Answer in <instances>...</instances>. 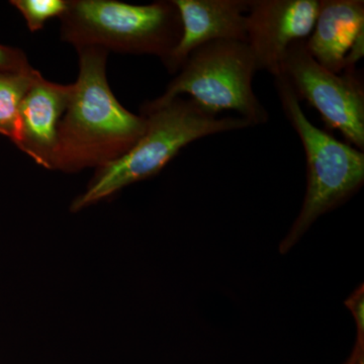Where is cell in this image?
I'll return each mask as SVG.
<instances>
[{"mask_svg": "<svg viewBox=\"0 0 364 364\" xmlns=\"http://www.w3.org/2000/svg\"><path fill=\"white\" fill-rule=\"evenodd\" d=\"M30 67L25 52L0 44V71H21Z\"/></svg>", "mask_w": 364, "mask_h": 364, "instance_id": "obj_13", "label": "cell"}, {"mask_svg": "<svg viewBox=\"0 0 364 364\" xmlns=\"http://www.w3.org/2000/svg\"><path fill=\"white\" fill-rule=\"evenodd\" d=\"M345 306L349 309L358 329V340H364V289L361 284L354 293L345 301Z\"/></svg>", "mask_w": 364, "mask_h": 364, "instance_id": "obj_14", "label": "cell"}, {"mask_svg": "<svg viewBox=\"0 0 364 364\" xmlns=\"http://www.w3.org/2000/svg\"><path fill=\"white\" fill-rule=\"evenodd\" d=\"M296 97L320 112L327 126L338 130L349 145L364 149V87L355 70L334 73L306 51L305 41L287 50L282 74Z\"/></svg>", "mask_w": 364, "mask_h": 364, "instance_id": "obj_6", "label": "cell"}, {"mask_svg": "<svg viewBox=\"0 0 364 364\" xmlns=\"http://www.w3.org/2000/svg\"><path fill=\"white\" fill-rule=\"evenodd\" d=\"M178 71L164 93L152 100L153 104H166L181 95H188L205 111L214 114L234 111L251 126L267 124L269 119L253 90L257 67L247 43H208L191 53Z\"/></svg>", "mask_w": 364, "mask_h": 364, "instance_id": "obj_5", "label": "cell"}, {"mask_svg": "<svg viewBox=\"0 0 364 364\" xmlns=\"http://www.w3.org/2000/svg\"><path fill=\"white\" fill-rule=\"evenodd\" d=\"M172 1L135 6L117 0H69L61 39L76 50L97 47L123 54L154 55L164 61L181 37Z\"/></svg>", "mask_w": 364, "mask_h": 364, "instance_id": "obj_3", "label": "cell"}, {"mask_svg": "<svg viewBox=\"0 0 364 364\" xmlns=\"http://www.w3.org/2000/svg\"><path fill=\"white\" fill-rule=\"evenodd\" d=\"M280 104L298 133L306 159V193L301 212L279 245L287 253L321 215L338 207L363 186V151L342 143L309 121L284 75L274 77Z\"/></svg>", "mask_w": 364, "mask_h": 364, "instance_id": "obj_4", "label": "cell"}, {"mask_svg": "<svg viewBox=\"0 0 364 364\" xmlns=\"http://www.w3.org/2000/svg\"><path fill=\"white\" fill-rule=\"evenodd\" d=\"M141 114L146 119L142 136L123 156L97 169L85 193L72 203V212H78L130 184L156 176L182 148L198 139L251 127L240 117H220L193 100L181 97L163 105L145 102Z\"/></svg>", "mask_w": 364, "mask_h": 364, "instance_id": "obj_2", "label": "cell"}, {"mask_svg": "<svg viewBox=\"0 0 364 364\" xmlns=\"http://www.w3.org/2000/svg\"><path fill=\"white\" fill-rule=\"evenodd\" d=\"M318 0H248L246 36L258 70L277 77L287 50L310 37Z\"/></svg>", "mask_w": 364, "mask_h": 364, "instance_id": "obj_7", "label": "cell"}, {"mask_svg": "<svg viewBox=\"0 0 364 364\" xmlns=\"http://www.w3.org/2000/svg\"><path fill=\"white\" fill-rule=\"evenodd\" d=\"M364 1L320 0L306 51L321 66L342 73L355 68L364 49Z\"/></svg>", "mask_w": 364, "mask_h": 364, "instance_id": "obj_8", "label": "cell"}, {"mask_svg": "<svg viewBox=\"0 0 364 364\" xmlns=\"http://www.w3.org/2000/svg\"><path fill=\"white\" fill-rule=\"evenodd\" d=\"M79 75L59 124L52 170L73 173L100 168L126 154L142 136L146 119L124 109L107 77L109 52L82 48Z\"/></svg>", "mask_w": 364, "mask_h": 364, "instance_id": "obj_1", "label": "cell"}, {"mask_svg": "<svg viewBox=\"0 0 364 364\" xmlns=\"http://www.w3.org/2000/svg\"><path fill=\"white\" fill-rule=\"evenodd\" d=\"M72 90L73 85H58L40 75L21 102L13 143L44 168L52 170L59 124Z\"/></svg>", "mask_w": 364, "mask_h": 364, "instance_id": "obj_10", "label": "cell"}, {"mask_svg": "<svg viewBox=\"0 0 364 364\" xmlns=\"http://www.w3.org/2000/svg\"><path fill=\"white\" fill-rule=\"evenodd\" d=\"M345 364H364V340L356 339L355 346Z\"/></svg>", "mask_w": 364, "mask_h": 364, "instance_id": "obj_15", "label": "cell"}, {"mask_svg": "<svg viewBox=\"0 0 364 364\" xmlns=\"http://www.w3.org/2000/svg\"><path fill=\"white\" fill-rule=\"evenodd\" d=\"M11 4L23 16L28 30L36 33L51 18H61L68 9L69 0H11Z\"/></svg>", "mask_w": 364, "mask_h": 364, "instance_id": "obj_12", "label": "cell"}, {"mask_svg": "<svg viewBox=\"0 0 364 364\" xmlns=\"http://www.w3.org/2000/svg\"><path fill=\"white\" fill-rule=\"evenodd\" d=\"M181 21V37L163 61L176 73L198 48L218 41L245 42L248 0H172Z\"/></svg>", "mask_w": 364, "mask_h": 364, "instance_id": "obj_9", "label": "cell"}, {"mask_svg": "<svg viewBox=\"0 0 364 364\" xmlns=\"http://www.w3.org/2000/svg\"><path fill=\"white\" fill-rule=\"evenodd\" d=\"M40 75L33 67L21 71H0V135L11 142L21 102Z\"/></svg>", "mask_w": 364, "mask_h": 364, "instance_id": "obj_11", "label": "cell"}]
</instances>
